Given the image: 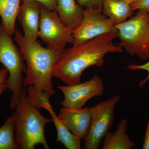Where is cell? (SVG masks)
Segmentation results:
<instances>
[{
	"label": "cell",
	"mask_w": 149,
	"mask_h": 149,
	"mask_svg": "<svg viewBox=\"0 0 149 149\" xmlns=\"http://www.w3.org/2000/svg\"><path fill=\"white\" fill-rule=\"evenodd\" d=\"M117 37V32H111L65 48L54 66L53 76L67 85L80 83L85 69L102 66L107 54L122 52V47L113 42Z\"/></svg>",
	"instance_id": "obj_1"
},
{
	"label": "cell",
	"mask_w": 149,
	"mask_h": 149,
	"mask_svg": "<svg viewBox=\"0 0 149 149\" xmlns=\"http://www.w3.org/2000/svg\"><path fill=\"white\" fill-rule=\"evenodd\" d=\"M14 35L26 63L23 87L32 86L36 91L50 97L54 95L55 91L52 83L53 70L61 54L44 47L37 40H27L17 29Z\"/></svg>",
	"instance_id": "obj_2"
},
{
	"label": "cell",
	"mask_w": 149,
	"mask_h": 149,
	"mask_svg": "<svg viewBox=\"0 0 149 149\" xmlns=\"http://www.w3.org/2000/svg\"><path fill=\"white\" fill-rule=\"evenodd\" d=\"M13 113L15 120V143L17 149H34L42 145L50 149L45 135V125L52 118L43 116L29 100L27 91L23 88Z\"/></svg>",
	"instance_id": "obj_3"
},
{
	"label": "cell",
	"mask_w": 149,
	"mask_h": 149,
	"mask_svg": "<svg viewBox=\"0 0 149 149\" xmlns=\"http://www.w3.org/2000/svg\"><path fill=\"white\" fill-rule=\"evenodd\" d=\"M11 35L6 32L0 24V63L8 71L6 80L7 89L12 93L9 107L15 109L23 89L22 74L27 67L19 48L14 43Z\"/></svg>",
	"instance_id": "obj_4"
},
{
	"label": "cell",
	"mask_w": 149,
	"mask_h": 149,
	"mask_svg": "<svg viewBox=\"0 0 149 149\" xmlns=\"http://www.w3.org/2000/svg\"><path fill=\"white\" fill-rule=\"evenodd\" d=\"M115 27L123 49L142 60L149 59V13L138 11Z\"/></svg>",
	"instance_id": "obj_5"
},
{
	"label": "cell",
	"mask_w": 149,
	"mask_h": 149,
	"mask_svg": "<svg viewBox=\"0 0 149 149\" xmlns=\"http://www.w3.org/2000/svg\"><path fill=\"white\" fill-rule=\"evenodd\" d=\"M121 99L117 95L90 107L91 121L84 139V148L98 149L102 140L111 128L114 120V109Z\"/></svg>",
	"instance_id": "obj_6"
},
{
	"label": "cell",
	"mask_w": 149,
	"mask_h": 149,
	"mask_svg": "<svg viewBox=\"0 0 149 149\" xmlns=\"http://www.w3.org/2000/svg\"><path fill=\"white\" fill-rule=\"evenodd\" d=\"M38 37L47 47L59 54L68 44H73L72 31L62 21L56 11L42 5Z\"/></svg>",
	"instance_id": "obj_7"
},
{
	"label": "cell",
	"mask_w": 149,
	"mask_h": 149,
	"mask_svg": "<svg viewBox=\"0 0 149 149\" xmlns=\"http://www.w3.org/2000/svg\"><path fill=\"white\" fill-rule=\"evenodd\" d=\"M115 25L102 10L84 9L81 22L72 31L73 45L92 40L107 33L116 32Z\"/></svg>",
	"instance_id": "obj_8"
},
{
	"label": "cell",
	"mask_w": 149,
	"mask_h": 149,
	"mask_svg": "<svg viewBox=\"0 0 149 149\" xmlns=\"http://www.w3.org/2000/svg\"><path fill=\"white\" fill-rule=\"evenodd\" d=\"M58 88L64 95V99L61 102V104L63 107L74 109L82 108L89 100L102 95L104 92L103 82L97 75H94L84 83L61 85Z\"/></svg>",
	"instance_id": "obj_9"
},
{
	"label": "cell",
	"mask_w": 149,
	"mask_h": 149,
	"mask_svg": "<svg viewBox=\"0 0 149 149\" xmlns=\"http://www.w3.org/2000/svg\"><path fill=\"white\" fill-rule=\"evenodd\" d=\"M58 116L73 134L84 139L91 125L90 107L74 109L63 107L60 109Z\"/></svg>",
	"instance_id": "obj_10"
},
{
	"label": "cell",
	"mask_w": 149,
	"mask_h": 149,
	"mask_svg": "<svg viewBox=\"0 0 149 149\" xmlns=\"http://www.w3.org/2000/svg\"><path fill=\"white\" fill-rule=\"evenodd\" d=\"M17 15L25 39L31 41L37 40L38 37L41 4L31 1H22Z\"/></svg>",
	"instance_id": "obj_11"
},
{
	"label": "cell",
	"mask_w": 149,
	"mask_h": 149,
	"mask_svg": "<svg viewBox=\"0 0 149 149\" xmlns=\"http://www.w3.org/2000/svg\"><path fill=\"white\" fill-rule=\"evenodd\" d=\"M84 8L76 0H56V11L71 31L77 27L83 18Z\"/></svg>",
	"instance_id": "obj_12"
},
{
	"label": "cell",
	"mask_w": 149,
	"mask_h": 149,
	"mask_svg": "<svg viewBox=\"0 0 149 149\" xmlns=\"http://www.w3.org/2000/svg\"><path fill=\"white\" fill-rule=\"evenodd\" d=\"M128 121L122 118L113 133L109 132L103 139V149H131L136 143L130 139L126 133Z\"/></svg>",
	"instance_id": "obj_13"
},
{
	"label": "cell",
	"mask_w": 149,
	"mask_h": 149,
	"mask_svg": "<svg viewBox=\"0 0 149 149\" xmlns=\"http://www.w3.org/2000/svg\"><path fill=\"white\" fill-rule=\"evenodd\" d=\"M46 109L51 115L52 121L56 130L57 136L56 141L61 143L68 149H81V139L73 134L63 123L51 105Z\"/></svg>",
	"instance_id": "obj_14"
},
{
	"label": "cell",
	"mask_w": 149,
	"mask_h": 149,
	"mask_svg": "<svg viewBox=\"0 0 149 149\" xmlns=\"http://www.w3.org/2000/svg\"><path fill=\"white\" fill-rule=\"evenodd\" d=\"M21 0H0V17L6 32L14 35L16 28L15 23Z\"/></svg>",
	"instance_id": "obj_15"
},
{
	"label": "cell",
	"mask_w": 149,
	"mask_h": 149,
	"mask_svg": "<svg viewBox=\"0 0 149 149\" xmlns=\"http://www.w3.org/2000/svg\"><path fill=\"white\" fill-rule=\"evenodd\" d=\"M102 11L115 24L127 20L133 12L131 5L113 0H103Z\"/></svg>",
	"instance_id": "obj_16"
},
{
	"label": "cell",
	"mask_w": 149,
	"mask_h": 149,
	"mask_svg": "<svg viewBox=\"0 0 149 149\" xmlns=\"http://www.w3.org/2000/svg\"><path fill=\"white\" fill-rule=\"evenodd\" d=\"M15 120L13 113L0 127V149H17L15 143Z\"/></svg>",
	"instance_id": "obj_17"
},
{
	"label": "cell",
	"mask_w": 149,
	"mask_h": 149,
	"mask_svg": "<svg viewBox=\"0 0 149 149\" xmlns=\"http://www.w3.org/2000/svg\"><path fill=\"white\" fill-rule=\"evenodd\" d=\"M27 95L30 101L38 109L44 108L50 104L51 97L43 92L37 91L32 86H29L27 88Z\"/></svg>",
	"instance_id": "obj_18"
},
{
	"label": "cell",
	"mask_w": 149,
	"mask_h": 149,
	"mask_svg": "<svg viewBox=\"0 0 149 149\" xmlns=\"http://www.w3.org/2000/svg\"><path fill=\"white\" fill-rule=\"evenodd\" d=\"M126 68L131 70H144L148 72V76L143 80H141L139 83V86L141 88L143 87L146 83L149 80V61L142 65L130 63L126 66Z\"/></svg>",
	"instance_id": "obj_19"
},
{
	"label": "cell",
	"mask_w": 149,
	"mask_h": 149,
	"mask_svg": "<svg viewBox=\"0 0 149 149\" xmlns=\"http://www.w3.org/2000/svg\"><path fill=\"white\" fill-rule=\"evenodd\" d=\"M103 0H77V3L84 9H93L102 10Z\"/></svg>",
	"instance_id": "obj_20"
},
{
	"label": "cell",
	"mask_w": 149,
	"mask_h": 149,
	"mask_svg": "<svg viewBox=\"0 0 149 149\" xmlns=\"http://www.w3.org/2000/svg\"><path fill=\"white\" fill-rule=\"evenodd\" d=\"M131 6L133 12L141 11L149 13V0H137Z\"/></svg>",
	"instance_id": "obj_21"
},
{
	"label": "cell",
	"mask_w": 149,
	"mask_h": 149,
	"mask_svg": "<svg viewBox=\"0 0 149 149\" xmlns=\"http://www.w3.org/2000/svg\"><path fill=\"white\" fill-rule=\"evenodd\" d=\"M8 76V71L5 68L0 69V96L7 89L6 80Z\"/></svg>",
	"instance_id": "obj_22"
},
{
	"label": "cell",
	"mask_w": 149,
	"mask_h": 149,
	"mask_svg": "<svg viewBox=\"0 0 149 149\" xmlns=\"http://www.w3.org/2000/svg\"><path fill=\"white\" fill-rule=\"evenodd\" d=\"M23 1V0H22ZM25 1H35L45 7L49 10L56 11V0H25Z\"/></svg>",
	"instance_id": "obj_23"
},
{
	"label": "cell",
	"mask_w": 149,
	"mask_h": 149,
	"mask_svg": "<svg viewBox=\"0 0 149 149\" xmlns=\"http://www.w3.org/2000/svg\"><path fill=\"white\" fill-rule=\"evenodd\" d=\"M143 149H149V117L148 120L146 129L145 132L143 143Z\"/></svg>",
	"instance_id": "obj_24"
},
{
	"label": "cell",
	"mask_w": 149,
	"mask_h": 149,
	"mask_svg": "<svg viewBox=\"0 0 149 149\" xmlns=\"http://www.w3.org/2000/svg\"><path fill=\"white\" fill-rule=\"evenodd\" d=\"M116 1L120 2L125 3L131 5L135 3L137 0H113Z\"/></svg>",
	"instance_id": "obj_25"
}]
</instances>
